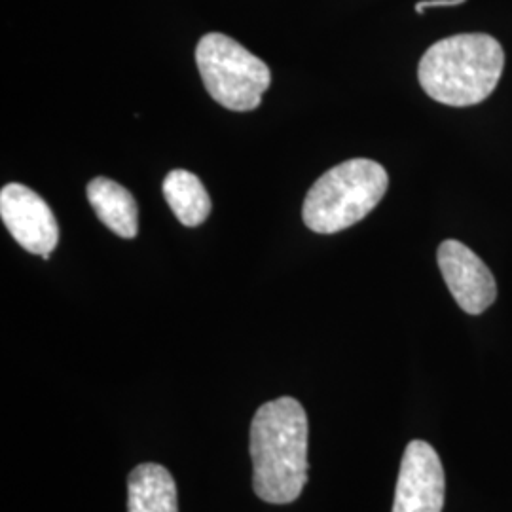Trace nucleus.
<instances>
[{"label": "nucleus", "mask_w": 512, "mask_h": 512, "mask_svg": "<svg viewBox=\"0 0 512 512\" xmlns=\"http://www.w3.org/2000/svg\"><path fill=\"white\" fill-rule=\"evenodd\" d=\"M437 260L446 287L461 310L480 315L494 304L497 298L494 274L465 243L458 239L442 241Z\"/></svg>", "instance_id": "0eeeda50"}, {"label": "nucleus", "mask_w": 512, "mask_h": 512, "mask_svg": "<svg viewBox=\"0 0 512 512\" xmlns=\"http://www.w3.org/2000/svg\"><path fill=\"white\" fill-rule=\"evenodd\" d=\"M90 205L110 232L124 239H133L139 232V209L137 202L122 184L95 177L86 188Z\"/></svg>", "instance_id": "6e6552de"}, {"label": "nucleus", "mask_w": 512, "mask_h": 512, "mask_svg": "<svg viewBox=\"0 0 512 512\" xmlns=\"http://www.w3.org/2000/svg\"><path fill=\"white\" fill-rule=\"evenodd\" d=\"M505 67L501 44L484 33L435 42L418 67L423 92L448 107H473L495 92Z\"/></svg>", "instance_id": "f03ea898"}, {"label": "nucleus", "mask_w": 512, "mask_h": 512, "mask_svg": "<svg viewBox=\"0 0 512 512\" xmlns=\"http://www.w3.org/2000/svg\"><path fill=\"white\" fill-rule=\"evenodd\" d=\"M446 476L437 450L425 440H412L404 450L393 512H442Z\"/></svg>", "instance_id": "423d86ee"}, {"label": "nucleus", "mask_w": 512, "mask_h": 512, "mask_svg": "<svg viewBox=\"0 0 512 512\" xmlns=\"http://www.w3.org/2000/svg\"><path fill=\"white\" fill-rule=\"evenodd\" d=\"M128 512H179L177 484L165 467L143 463L129 473Z\"/></svg>", "instance_id": "1a4fd4ad"}, {"label": "nucleus", "mask_w": 512, "mask_h": 512, "mask_svg": "<svg viewBox=\"0 0 512 512\" xmlns=\"http://www.w3.org/2000/svg\"><path fill=\"white\" fill-rule=\"evenodd\" d=\"M0 217L27 253L50 260L59 241V226L50 205L37 192L23 184H6L0 192Z\"/></svg>", "instance_id": "39448f33"}, {"label": "nucleus", "mask_w": 512, "mask_h": 512, "mask_svg": "<svg viewBox=\"0 0 512 512\" xmlns=\"http://www.w3.org/2000/svg\"><path fill=\"white\" fill-rule=\"evenodd\" d=\"M253 486L262 501L287 505L308 482V416L293 397L262 404L251 421Z\"/></svg>", "instance_id": "f257e3e1"}, {"label": "nucleus", "mask_w": 512, "mask_h": 512, "mask_svg": "<svg viewBox=\"0 0 512 512\" xmlns=\"http://www.w3.org/2000/svg\"><path fill=\"white\" fill-rule=\"evenodd\" d=\"M467 0H421L416 4V14H423L425 8H439V6H459Z\"/></svg>", "instance_id": "9b49d317"}, {"label": "nucleus", "mask_w": 512, "mask_h": 512, "mask_svg": "<svg viewBox=\"0 0 512 512\" xmlns=\"http://www.w3.org/2000/svg\"><path fill=\"white\" fill-rule=\"evenodd\" d=\"M196 65L205 90L234 112L255 110L270 88V67L234 38L209 33L198 42Z\"/></svg>", "instance_id": "20e7f679"}, {"label": "nucleus", "mask_w": 512, "mask_h": 512, "mask_svg": "<svg viewBox=\"0 0 512 512\" xmlns=\"http://www.w3.org/2000/svg\"><path fill=\"white\" fill-rule=\"evenodd\" d=\"M162 188L165 202L184 226H200L209 217L211 198L194 173L175 169L165 177Z\"/></svg>", "instance_id": "9d476101"}, {"label": "nucleus", "mask_w": 512, "mask_h": 512, "mask_svg": "<svg viewBox=\"0 0 512 512\" xmlns=\"http://www.w3.org/2000/svg\"><path fill=\"white\" fill-rule=\"evenodd\" d=\"M389 188L385 167L353 158L317 179L304 200L302 219L315 234H336L361 222L384 200Z\"/></svg>", "instance_id": "7ed1b4c3"}]
</instances>
